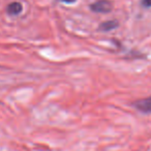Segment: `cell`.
Listing matches in <instances>:
<instances>
[{
    "instance_id": "obj_6",
    "label": "cell",
    "mask_w": 151,
    "mask_h": 151,
    "mask_svg": "<svg viewBox=\"0 0 151 151\" xmlns=\"http://www.w3.org/2000/svg\"><path fill=\"white\" fill-rule=\"evenodd\" d=\"M62 1H64V2H67V3H73V2H75L76 0H62Z\"/></svg>"
},
{
    "instance_id": "obj_2",
    "label": "cell",
    "mask_w": 151,
    "mask_h": 151,
    "mask_svg": "<svg viewBox=\"0 0 151 151\" xmlns=\"http://www.w3.org/2000/svg\"><path fill=\"white\" fill-rule=\"evenodd\" d=\"M134 107L143 113H151V96L134 101Z\"/></svg>"
},
{
    "instance_id": "obj_1",
    "label": "cell",
    "mask_w": 151,
    "mask_h": 151,
    "mask_svg": "<svg viewBox=\"0 0 151 151\" xmlns=\"http://www.w3.org/2000/svg\"><path fill=\"white\" fill-rule=\"evenodd\" d=\"M90 9L95 13H109L112 9V3L108 0H99L91 4Z\"/></svg>"
},
{
    "instance_id": "obj_3",
    "label": "cell",
    "mask_w": 151,
    "mask_h": 151,
    "mask_svg": "<svg viewBox=\"0 0 151 151\" xmlns=\"http://www.w3.org/2000/svg\"><path fill=\"white\" fill-rule=\"evenodd\" d=\"M23 7H22V4L19 2H12L11 4L7 5V13L9 15H13V16H16V15H19L20 13L22 12Z\"/></svg>"
},
{
    "instance_id": "obj_4",
    "label": "cell",
    "mask_w": 151,
    "mask_h": 151,
    "mask_svg": "<svg viewBox=\"0 0 151 151\" xmlns=\"http://www.w3.org/2000/svg\"><path fill=\"white\" fill-rule=\"evenodd\" d=\"M118 26L117 21H107L104 22L99 25V30H103V31H110L112 29H115Z\"/></svg>"
},
{
    "instance_id": "obj_5",
    "label": "cell",
    "mask_w": 151,
    "mask_h": 151,
    "mask_svg": "<svg viewBox=\"0 0 151 151\" xmlns=\"http://www.w3.org/2000/svg\"><path fill=\"white\" fill-rule=\"evenodd\" d=\"M143 5L146 7L151 6V0H143Z\"/></svg>"
}]
</instances>
